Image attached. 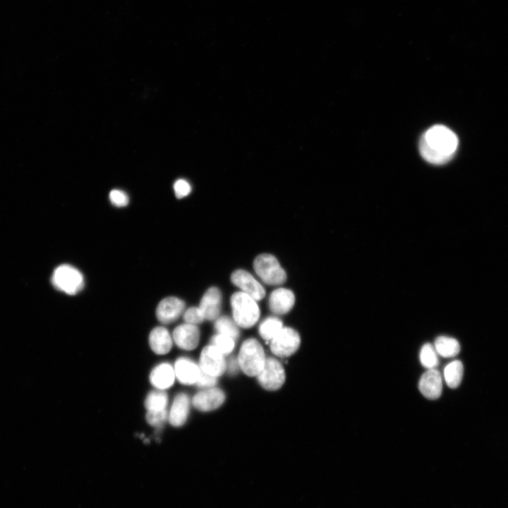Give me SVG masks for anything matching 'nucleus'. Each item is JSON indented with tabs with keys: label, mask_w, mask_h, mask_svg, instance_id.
I'll return each instance as SVG.
<instances>
[{
	"label": "nucleus",
	"mask_w": 508,
	"mask_h": 508,
	"mask_svg": "<svg viewBox=\"0 0 508 508\" xmlns=\"http://www.w3.org/2000/svg\"><path fill=\"white\" fill-rule=\"evenodd\" d=\"M294 303V294L288 289H275L269 296V308L272 313L277 315H284L289 312Z\"/></svg>",
	"instance_id": "2eb2a0df"
},
{
	"label": "nucleus",
	"mask_w": 508,
	"mask_h": 508,
	"mask_svg": "<svg viewBox=\"0 0 508 508\" xmlns=\"http://www.w3.org/2000/svg\"><path fill=\"white\" fill-rule=\"evenodd\" d=\"M230 303L233 318L238 326L249 328L257 322L260 312L256 301L252 297L237 291L231 296Z\"/></svg>",
	"instance_id": "f03ea898"
},
{
	"label": "nucleus",
	"mask_w": 508,
	"mask_h": 508,
	"mask_svg": "<svg viewBox=\"0 0 508 508\" xmlns=\"http://www.w3.org/2000/svg\"><path fill=\"white\" fill-rule=\"evenodd\" d=\"M420 361L422 365L428 370L437 367L439 363L438 354L434 346L427 343L422 346L420 351Z\"/></svg>",
	"instance_id": "393cba45"
},
{
	"label": "nucleus",
	"mask_w": 508,
	"mask_h": 508,
	"mask_svg": "<svg viewBox=\"0 0 508 508\" xmlns=\"http://www.w3.org/2000/svg\"><path fill=\"white\" fill-rule=\"evenodd\" d=\"M225 396L219 389L212 388L196 394L193 398V405L201 411H212L220 406Z\"/></svg>",
	"instance_id": "4468645a"
},
{
	"label": "nucleus",
	"mask_w": 508,
	"mask_h": 508,
	"mask_svg": "<svg viewBox=\"0 0 508 508\" xmlns=\"http://www.w3.org/2000/svg\"><path fill=\"white\" fill-rule=\"evenodd\" d=\"M253 268L260 279L268 285H280L286 279V274L277 259L270 254L258 255Z\"/></svg>",
	"instance_id": "39448f33"
},
{
	"label": "nucleus",
	"mask_w": 508,
	"mask_h": 508,
	"mask_svg": "<svg viewBox=\"0 0 508 508\" xmlns=\"http://www.w3.org/2000/svg\"><path fill=\"white\" fill-rule=\"evenodd\" d=\"M168 418L167 409L158 411H147L146 421L147 423L155 428L163 425Z\"/></svg>",
	"instance_id": "bb28decb"
},
{
	"label": "nucleus",
	"mask_w": 508,
	"mask_h": 508,
	"mask_svg": "<svg viewBox=\"0 0 508 508\" xmlns=\"http://www.w3.org/2000/svg\"><path fill=\"white\" fill-rule=\"evenodd\" d=\"M234 339L224 334H218L212 339V344L222 354L229 353L234 347Z\"/></svg>",
	"instance_id": "a878e982"
},
{
	"label": "nucleus",
	"mask_w": 508,
	"mask_h": 508,
	"mask_svg": "<svg viewBox=\"0 0 508 508\" xmlns=\"http://www.w3.org/2000/svg\"><path fill=\"white\" fill-rule=\"evenodd\" d=\"M418 387L421 394L427 399L439 398L442 391V378L440 373L435 368L428 370L421 377Z\"/></svg>",
	"instance_id": "f8f14e48"
},
{
	"label": "nucleus",
	"mask_w": 508,
	"mask_h": 508,
	"mask_svg": "<svg viewBox=\"0 0 508 508\" xmlns=\"http://www.w3.org/2000/svg\"><path fill=\"white\" fill-rule=\"evenodd\" d=\"M222 298L221 291L217 287H210L205 291L199 306L205 319L214 320L218 318L221 310Z\"/></svg>",
	"instance_id": "ddd939ff"
},
{
	"label": "nucleus",
	"mask_w": 508,
	"mask_h": 508,
	"mask_svg": "<svg viewBox=\"0 0 508 508\" xmlns=\"http://www.w3.org/2000/svg\"><path fill=\"white\" fill-rule=\"evenodd\" d=\"M458 143V138L451 129L437 124L423 133L419 142V151L426 162L443 164L453 157Z\"/></svg>",
	"instance_id": "f257e3e1"
},
{
	"label": "nucleus",
	"mask_w": 508,
	"mask_h": 508,
	"mask_svg": "<svg viewBox=\"0 0 508 508\" xmlns=\"http://www.w3.org/2000/svg\"><path fill=\"white\" fill-rule=\"evenodd\" d=\"M189 406L188 397L183 393L177 394L168 413V418L171 425L175 427L183 425L188 418Z\"/></svg>",
	"instance_id": "6ab92c4d"
},
{
	"label": "nucleus",
	"mask_w": 508,
	"mask_h": 508,
	"mask_svg": "<svg viewBox=\"0 0 508 508\" xmlns=\"http://www.w3.org/2000/svg\"><path fill=\"white\" fill-rule=\"evenodd\" d=\"M174 190L176 198H182L190 193L191 187L187 181L179 179L174 184Z\"/></svg>",
	"instance_id": "c756f323"
},
{
	"label": "nucleus",
	"mask_w": 508,
	"mask_h": 508,
	"mask_svg": "<svg viewBox=\"0 0 508 508\" xmlns=\"http://www.w3.org/2000/svg\"><path fill=\"white\" fill-rule=\"evenodd\" d=\"M184 301L177 297L169 296L163 298L156 309V316L163 324H169L176 320L185 311Z\"/></svg>",
	"instance_id": "9d476101"
},
{
	"label": "nucleus",
	"mask_w": 508,
	"mask_h": 508,
	"mask_svg": "<svg viewBox=\"0 0 508 508\" xmlns=\"http://www.w3.org/2000/svg\"><path fill=\"white\" fill-rule=\"evenodd\" d=\"M238 366H239V364H238V360H236L234 358L231 359L229 362V367H228L229 372L231 373H235L237 370Z\"/></svg>",
	"instance_id": "2f4dec72"
},
{
	"label": "nucleus",
	"mask_w": 508,
	"mask_h": 508,
	"mask_svg": "<svg viewBox=\"0 0 508 508\" xmlns=\"http://www.w3.org/2000/svg\"><path fill=\"white\" fill-rule=\"evenodd\" d=\"M231 282L243 293L257 301L262 300L265 291L261 284L248 272L243 270H235L231 276Z\"/></svg>",
	"instance_id": "6e6552de"
},
{
	"label": "nucleus",
	"mask_w": 508,
	"mask_h": 508,
	"mask_svg": "<svg viewBox=\"0 0 508 508\" xmlns=\"http://www.w3.org/2000/svg\"><path fill=\"white\" fill-rule=\"evenodd\" d=\"M168 404V396L164 390L151 391L146 397L145 406L147 411L165 410Z\"/></svg>",
	"instance_id": "4be33fe9"
},
{
	"label": "nucleus",
	"mask_w": 508,
	"mask_h": 508,
	"mask_svg": "<svg viewBox=\"0 0 508 508\" xmlns=\"http://www.w3.org/2000/svg\"><path fill=\"white\" fill-rule=\"evenodd\" d=\"M464 374L463 364L460 361H453L444 369V378L450 388H456L461 383Z\"/></svg>",
	"instance_id": "412c9836"
},
{
	"label": "nucleus",
	"mask_w": 508,
	"mask_h": 508,
	"mask_svg": "<svg viewBox=\"0 0 508 508\" xmlns=\"http://www.w3.org/2000/svg\"><path fill=\"white\" fill-rule=\"evenodd\" d=\"M217 382V377L210 374L205 373L202 370H200V373L196 382V384L199 387H211L214 386Z\"/></svg>",
	"instance_id": "7c9ffc66"
},
{
	"label": "nucleus",
	"mask_w": 508,
	"mask_h": 508,
	"mask_svg": "<svg viewBox=\"0 0 508 508\" xmlns=\"http://www.w3.org/2000/svg\"><path fill=\"white\" fill-rule=\"evenodd\" d=\"M257 376L260 385L267 390L278 389L285 380L284 370L282 364L273 358L265 360L262 370Z\"/></svg>",
	"instance_id": "0eeeda50"
},
{
	"label": "nucleus",
	"mask_w": 508,
	"mask_h": 508,
	"mask_svg": "<svg viewBox=\"0 0 508 508\" xmlns=\"http://www.w3.org/2000/svg\"><path fill=\"white\" fill-rule=\"evenodd\" d=\"M214 327L219 334L226 335L236 339L239 336L238 325L234 320L226 316L218 318L214 324Z\"/></svg>",
	"instance_id": "b1692460"
},
{
	"label": "nucleus",
	"mask_w": 508,
	"mask_h": 508,
	"mask_svg": "<svg viewBox=\"0 0 508 508\" xmlns=\"http://www.w3.org/2000/svg\"><path fill=\"white\" fill-rule=\"evenodd\" d=\"M175 377L174 369L171 364L162 363L152 370L150 381L157 389L164 390L173 385Z\"/></svg>",
	"instance_id": "dca6fc26"
},
{
	"label": "nucleus",
	"mask_w": 508,
	"mask_h": 508,
	"mask_svg": "<svg viewBox=\"0 0 508 508\" xmlns=\"http://www.w3.org/2000/svg\"><path fill=\"white\" fill-rule=\"evenodd\" d=\"M52 282L58 290L68 295H75L83 289L84 277L75 267L65 264L54 270Z\"/></svg>",
	"instance_id": "20e7f679"
},
{
	"label": "nucleus",
	"mask_w": 508,
	"mask_h": 508,
	"mask_svg": "<svg viewBox=\"0 0 508 508\" xmlns=\"http://www.w3.org/2000/svg\"><path fill=\"white\" fill-rule=\"evenodd\" d=\"M149 344L156 354L164 355L170 351L173 339L167 329L164 327H156L149 334Z\"/></svg>",
	"instance_id": "a211bd4d"
},
{
	"label": "nucleus",
	"mask_w": 508,
	"mask_h": 508,
	"mask_svg": "<svg viewBox=\"0 0 508 508\" xmlns=\"http://www.w3.org/2000/svg\"><path fill=\"white\" fill-rule=\"evenodd\" d=\"M172 339L179 348L188 351L193 350L199 343L200 331L195 325L185 322L174 329Z\"/></svg>",
	"instance_id": "9b49d317"
},
{
	"label": "nucleus",
	"mask_w": 508,
	"mask_h": 508,
	"mask_svg": "<svg viewBox=\"0 0 508 508\" xmlns=\"http://www.w3.org/2000/svg\"><path fill=\"white\" fill-rule=\"evenodd\" d=\"M282 328V322L279 318L270 317L261 323L259 332L264 339L271 341Z\"/></svg>",
	"instance_id": "5701e85b"
},
{
	"label": "nucleus",
	"mask_w": 508,
	"mask_h": 508,
	"mask_svg": "<svg viewBox=\"0 0 508 508\" xmlns=\"http://www.w3.org/2000/svg\"><path fill=\"white\" fill-rule=\"evenodd\" d=\"M174 369L176 377L184 385L196 383L200 370L193 361L185 357L176 360Z\"/></svg>",
	"instance_id": "f3484780"
},
{
	"label": "nucleus",
	"mask_w": 508,
	"mask_h": 508,
	"mask_svg": "<svg viewBox=\"0 0 508 508\" xmlns=\"http://www.w3.org/2000/svg\"><path fill=\"white\" fill-rule=\"evenodd\" d=\"M265 353L260 344L255 339H249L242 344L238 358L239 367L249 376H257L265 362Z\"/></svg>",
	"instance_id": "7ed1b4c3"
},
{
	"label": "nucleus",
	"mask_w": 508,
	"mask_h": 508,
	"mask_svg": "<svg viewBox=\"0 0 508 508\" xmlns=\"http://www.w3.org/2000/svg\"><path fill=\"white\" fill-rule=\"evenodd\" d=\"M109 197L111 202L119 207L126 206L129 201L127 194L118 189L111 190Z\"/></svg>",
	"instance_id": "c85d7f7f"
},
{
	"label": "nucleus",
	"mask_w": 508,
	"mask_h": 508,
	"mask_svg": "<svg viewBox=\"0 0 508 508\" xmlns=\"http://www.w3.org/2000/svg\"><path fill=\"white\" fill-rule=\"evenodd\" d=\"M301 342L298 332L290 327H283L271 340L270 348L274 354L287 357L296 351Z\"/></svg>",
	"instance_id": "423d86ee"
},
{
	"label": "nucleus",
	"mask_w": 508,
	"mask_h": 508,
	"mask_svg": "<svg viewBox=\"0 0 508 508\" xmlns=\"http://www.w3.org/2000/svg\"><path fill=\"white\" fill-rule=\"evenodd\" d=\"M434 347L437 354L444 358L454 357L460 351L459 341L447 336L438 337L435 341Z\"/></svg>",
	"instance_id": "aec40b11"
},
{
	"label": "nucleus",
	"mask_w": 508,
	"mask_h": 508,
	"mask_svg": "<svg viewBox=\"0 0 508 508\" xmlns=\"http://www.w3.org/2000/svg\"><path fill=\"white\" fill-rule=\"evenodd\" d=\"M199 367L201 370L217 377L224 372L226 363L223 354L212 345L202 349Z\"/></svg>",
	"instance_id": "1a4fd4ad"
},
{
	"label": "nucleus",
	"mask_w": 508,
	"mask_h": 508,
	"mask_svg": "<svg viewBox=\"0 0 508 508\" xmlns=\"http://www.w3.org/2000/svg\"><path fill=\"white\" fill-rule=\"evenodd\" d=\"M183 320L186 323L198 325L204 320V315L199 307H190L183 313Z\"/></svg>",
	"instance_id": "cd10ccee"
}]
</instances>
